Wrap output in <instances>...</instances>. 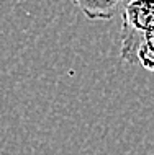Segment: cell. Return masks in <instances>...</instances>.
<instances>
[{"label": "cell", "instance_id": "1", "mask_svg": "<svg viewBox=\"0 0 154 155\" xmlns=\"http://www.w3.org/2000/svg\"><path fill=\"white\" fill-rule=\"evenodd\" d=\"M120 56L126 64H136L143 36L154 30V0H128L121 12Z\"/></svg>", "mask_w": 154, "mask_h": 155}, {"label": "cell", "instance_id": "2", "mask_svg": "<svg viewBox=\"0 0 154 155\" xmlns=\"http://www.w3.org/2000/svg\"><path fill=\"white\" fill-rule=\"evenodd\" d=\"M89 20H111L118 13L123 0H72Z\"/></svg>", "mask_w": 154, "mask_h": 155}, {"label": "cell", "instance_id": "3", "mask_svg": "<svg viewBox=\"0 0 154 155\" xmlns=\"http://www.w3.org/2000/svg\"><path fill=\"white\" fill-rule=\"evenodd\" d=\"M136 59L149 72H154V30L143 36L136 52Z\"/></svg>", "mask_w": 154, "mask_h": 155}]
</instances>
